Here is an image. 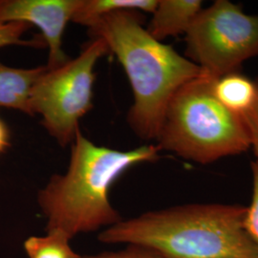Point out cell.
<instances>
[{
  "mask_svg": "<svg viewBox=\"0 0 258 258\" xmlns=\"http://www.w3.org/2000/svg\"><path fill=\"white\" fill-rule=\"evenodd\" d=\"M252 174V196L246 212V229L258 249V161L250 165Z\"/></svg>",
  "mask_w": 258,
  "mask_h": 258,
  "instance_id": "5bb4252c",
  "label": "cell"
},
{
  "mask_svg": "<svg viewBox=\"0 0 258 258\" xmlns=\"http://www.w3.org/2000/svg\"><path fill=\"white\" fill-rule=\"evenodd\" d=\"M143 19L137 11H118L96 20L88 34L103 39L124 69L133 92L126 120L139 138L148 141L156 140L174 94L202 70L151 37Z\"/></svg>",
  "mask_w": 258,
  "mask_h": 258,
  "instance_id": "7a4b0ae2",
  "label": "cell"
},
{
  "mask_svg": "<svg viewBox=\"0 0 258 258\" xmlns=\"http://www.w3.org/2000/svg\"><path fill=\"white\" fill-rule=\"evenodd\" d=\"M160 151L156 145L124 151L100 147L79 129L71 144L67 171L54 174L37 194L46 231L58 230L73 238L121 221L109 200L112 185L132 166L155 162Z\"/></svg>",
  "mask_w": 258,
  "mask_h": 258,
  "instance_id": "6da1fadb",
  "label": "cell"
},
{
  "mask_svg": "<svg viewBox=\"0 0 258 258\" xmlns=\"http://www.w3.org/2000/svg\"><path fill=\"white\" fill-rule=\"evenodd\" d=\"M81 0H0V22H25L42 32L48 47V69L66 63L62 49L65 28L72 21Z\"/></svg>",
  "mask_w": 258,
  "mask_h": 258,
  "instance_id": "52a82bcc",
  "label": "cell"
},
{
  "mask_svg": "<svg viewBox=\"0 0 258 258\" xmlns=\"http://www.w3.org/2000/svg\"><path fill=\"white\" fill-rule=\"evenodd\" d=\"M80 258H163L152 249L139 245H127L117 251H104L92 255H81Z\"/></svg>",
  "mask_w": 258,
  "mask_h": 258,
  "instance_id": "9a60e30c",
  "label": "cell"
},
{
  "mask_svg": "<svg viewBox=\"0 0 258 258\" xmlns=\"http://www.w3.org/2000/svg\"><path fill=\"white\" fill-rule=\"evenodd\" d=\"M201 0H158L148 27V34L158 41L184 34L201 12Z\"/></svg>",
  "mask_w": 258,
  "mask_h": 258,
  "instance_id": "ba28073f",
  "label": "cell"
},
{
  "mask_svg": "<svg viewBox=\"0 0 258 258\" xmlns=\"http://www.w3.org/2000/svg\"><path fill=\"white\" fill-rule=\"evenodd\" d=\"M109 52L103 39L91 38L78 56L54 69L47 68L32 88L33 116L41 117L48 134L63 148L73 143L80 120L92 108L94 69Z\"/></svg>",
  "mask_w": 258,
  "mask_h": 258,
  "instance_id": "5b68a950",
  "label": "cell"
},
{
  "mask_svg": "<svg viewBox=\"0 0 258 258\" xmlns=\"http://www.w3.org/2000/svg\"><path fill=\"white\" fill-rule=\"evenodd\" d=\"M257 85V98L251 109L242 116V119L245 122L246 128L249 133L250 148H252L253 153L258 161V79L255 81Z\"/></svg>",
  "mask_w": 258,
  "mask_h": 258,
  "instance_id": "2e32d148",
  "label": "cell"
},
{
  "mask_svg": "<svg viewBox=\"0 0 258 258\" xmlns=\"http://www.w3.org/2000/svg\"><path fill=\"white\" fill-rule=\"evenodd\" d=\"M215 80L201 72L178 89L155 140L160 150L208 165L250 148L242 117L216 99L213 92Z\"/></svg>",
  "mask_w": 258,
  "mask_h": 258,
  "instance_id": "277c9868",
  "label": "cell"
},
{
  "mask_svg": "<svg viewBox=\"0 0 258 258\" xmlns=\"http://www.w3.org/2000/svg\"><path fill=\"white\" fill-rule=\"evenodd\" d=\"M158 0H81L72 21L89 27L102 17L118 11H137L152 14Z\"/></svg>",
  "mask_w": 258,
  "mask_h": 258,
  "instance_id": "8fae6325",
  "label": "cell"
},
{
  "mask_svg": "<svg viewBox=\"0 0 258 258\" xmlns=\"http://www.w3.org/2000/svg\"><path fill=\"white\" fill-rule=\"evenodd\" d=\"M216 99L227 109L244 116L248 113L257 98V85L241 71L224 75L213 83Z\"/></svg>",
  "mask_w": 258,
  "mask_h": 258,
  "instance_id": "30bf717a",
  "label": "cell"
},
{
  "mask_svg": "<svg viewBox=\"0 0 258 258\" xmlns=\"http://www.w3.org/2000/svg\"><path fill=\"white\" fill-rule=\"evenodd\" d=\"M47 67L14 68L0 61V108H11L33 116L30 98L34 84Z\"/></svg>",
  "mask_w": 258,
  "mask_h": 258,
  "instance_id": "9c48e42d",
  "label": "cell"
},
{
  "mask_svg": "<svg viewBox=\"0 0 258 258\" xmlns=\"http://www.w3.org/2000/svg\"><path fill=\"white\" fill-rule=\"evenodd\" d=\"M9 145V130L5 122L0 119V154H2L6 150Z\"/></svg>",
  "mask_w": 258,
  "mask_h": 258,
  "instance_id": "e0dca14e",
  "label": "cell"
},
{
  "mask_svg": "<svg viewBox=\"0 0 258 258\" xmlns=\"http://www.w3.org/2000/svg\"><path fill=\"white\" fill-rule=\"evenodd\" d=\"M246 212L241 205H181L122 219L103 230L99 240L143 246L163 258H258Z\"/></svg>",
  "mask_w": 258,
  "mask_h": 258,
  "instance_id": "3957f363",
  "label": "cell"
},
{
  "mask_svg": "<svg viewBox=\"0 0 258 258\" xmlns=\"http://www.w3.org/2000/svg\"><path fill=\"white\" fill-rule=\"evenodd\" d=\"M184 36L186 57L218 79L241 71L244 61L258 55V15H248L229 0H216L201 10Z\"/></svg>",
  "mask_w": 258,
  "mask_h": 258,
  "instance_id": "8992f818",
  "label": "cell"
},
{
  "mask_svg": "<svg viewBox=\"0 0 258 258\" xmlns=\"http://www.w3.org/2000/svg\"><path fill=\"white\" fill-rule=\"evenodd\" d=\"M42 236H31L24 242L29 258H80L70 245V238L58 230L46 231Z\"/></svg>",
  "mask_w": 258,
  "mask_h": 258,
  "instance_id": "7c38bea8",
  "label": "cell"
},
{
  "mask_svg": "<svg viewBox=\"0 0 258 258\" xmlns=\"http://www.w3.org/2000/svg\"><path fill=\"white\" fill-rule=\"evenodd\" d=\"M30 27L25 22H0V48L20 45V46L46 47L43 39L37 37L32 39L23 38V35Z\"/></svg>",
  "mask_w": 258,
  "mask_h": 258,
  "instance_id": "4fadbf2b",
  "label": "cell"
}]
</instances>
